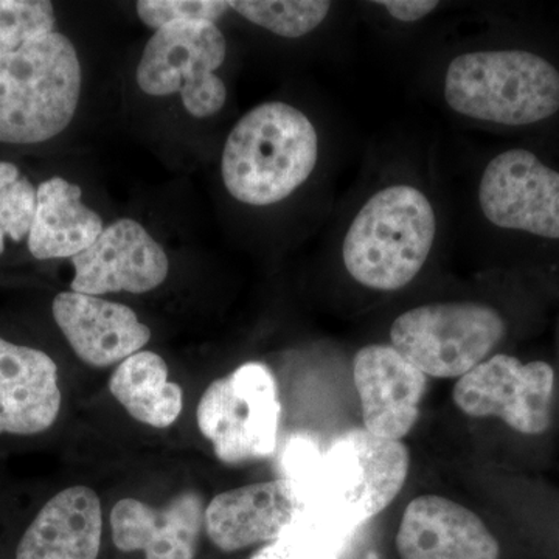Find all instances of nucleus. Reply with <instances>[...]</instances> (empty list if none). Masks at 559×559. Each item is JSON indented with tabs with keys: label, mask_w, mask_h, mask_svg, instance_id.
Masks as SVG:
<instances>
[{
	"label": "nucleus",
	"mask_w": 559,
	"mask_h": 559,
	"mask_svg": "<svg viewBox=\"0 0 559 559\" xmlns=\"http://www.w3.org/2000/svg\"><path fill=\"white\" fill-rule=\"evenodd\" d=\"M319 160V135L310 117L288 103L250 109L230 131L221 176L230 197L266 207L299 190Z\"/></svg>",
	"instance_id": "1"
},
{
	"label": "nucleus",
	"mask_w": 559,
	"mask_h": 559,
	"mask_svg": "<svg viewBox=\"0 0 559 559\" xmlns=\"http://www.w3.org/2000/svg\"><path fill=\"white\" fill-rule=\"evenodd\" d=\"M436 237V210L425 191L392 183L356 213L345 234L342 260L359 285L392 293L414 282Z\"/></svg>",
	"instance_id": "2"
},
{
	"label": "nucleus",
	"mask_w": 559,
	"mask_h": 559,
	"mask_svg": "<svg viewBox=\"0 0 559 559\" xmlns=\"http://www.w3.org/2000/svg\"><path fill=\"white\" fill-rule=\"evenodd\" d=\"M83 70L62 33L28 40L0 60V143L32 145L57 138L75 117Z\"/></svg>",
	"instance_id": "3"
},
{
	"label": "nucleus",
	"mask_w": 559,
	"mask_h": 559,
	"mask_svg": "<svg viewBox=\"0 0 559 559\" xmlns=\"http://www.w3.org/2000/svg\"><path fill=\"white\" fill-rule=\"evenodd\" d=\"M444 100L468 119L527 127L559 110V70L525 50H477L448 66Z\"/></svg>",
	"instance_id": "4"
},
{
	"label": "nucleus",
	"mask_w": 559,
	"mask_h": 559,
	"mask_svg": "<svg viewBox=\"0 0 559 559\" xmlns=\"http://www.w3.org/2000/svg\"><path fill=\"white\" fill-rule=\"evenodd\" d=\"M499 311L477 301H441L403 312L390 342L426 377L462 378L489 358L506 337Z\"/></svg>",
	"instance_id": "5"
},
{
	"label": "nucleus",
	"mask_w": 559,
	"mask_h": 559,
	"mask_svg": "<svg viewBox=\"0 0 559 559\" xmlns=\"http://www.w3.org/2000/svg\"><path fill=\"white\" fill-rule=\"evenodd\" d=\"M198 428L219 462L242 465L277 451L282 403L270 367L246 362L202 393Z\"/></svg>",
	"instance_id": "6"
},
{
	"label": "nucleus",
	"mask_w": 559,
	"mask_h": 559,
	"mask_svg": "<svg viewBox=\"0 0 559 559\" xmlns=\"http://www.w3.org/2000/svg\"><path fill=\"white\" fill-rule=\"evenodd\" d=\"M226 53V38L213 22L167 25L146 43L135 81L151 97L179 94L190 116L207 119L227 102L226 84L215 73Z\"/></svg>",
	"instance_id": "7"
},
{
	"label": "nucleus",
	"mask_w": 559,
	"mask_h": 559,
	"mask_svg": "<svg viewBox=\"0 0 559 559\" xmlns=\"http://www.w3.org/2000/svg\"><path fill=\"white\" fill-rule=\"evenodd\" d=\"M554 389L550 364L500 353L459 378L452 400L468 417L499 418L524 436H540L550 426Z\"/></svg>",
	"instance_id": "8"
},
{
	"label": "nucleus",
	"mask_w": 559,
	"mask_h": 559,
	"mask_svg": "<svg viewBox=\"0 0 559 559\" xmlns=\"http://www.w3.org/2000/svg\"><path fill=\"white\" fill-rule=\"evenodd\" d=\"M479 204L492 226L559 240V173L532 151H503L489 160Z\"/></svg>",
	"instance_id": "9"
},
{
	"label": "nucleus",
	"mask_w": 559,
	"mask_h": 559,
	"mask_svg": "<svg viewBox=\"0 0 559 559\" xmlns=\"http://www.w3.org/2000/svg\"><path fill=\"white\" fill-rule=\"evenodd\" d=\"M336 487V506L353 524L378 516L406 485L411 455L400 440L380 439L352 429L326 454Z\"/></svg>",
	"instance_id": "10"
},
{
	"label": "nucleus",
	"mask_w": 559,
	"mask_h": 559,
	"mask_svg": "<svg viewBox=\"0 0 559 559\" xmlns=\"http://www.w3.org/2000/svg\"><path fill=\"white\" fill-rule=\"evenodd\" d=\"M70 260L75 271L70 290L87 296L150 293L170 272L167 252L131 218L114 221L90 248Z\"/></svg>",
	"instance_id": "11"
},
{
	"label": "nucleus",
	"mask_w": 559,
	"mask_h": 559,
	"mask_svg": "<svg viewBox=\"0 0 559 559\" xmlns=\"http://www.w3.org/2000/svg\"><path fill=\"white\" fill-rule=\"evenodd\" d=\"M353 382L364 429L371 436L403 440L419 418L428 377L392 345H367L353 359Z\"/></svg>",
	"instance_id": "12"
},
{
	"label": "nucleus",
	"mask_w": 559,
	"mask_h": 559,
	"mask_svg": "<svg viewBox=\"0 0 559 559\" xmlns=\"http://www.w3.org/2000/svg\"><path fill=\"white\" fill-rule=\"evenodd\" d=\"M304 511L288 480H267L219 492L205 506L204 530L223 551L282 538Z\"/></svg>",
	"instance_id": "13"
},
{
	"label": "nucleus",
	"mask_w": 559,
	"mask_h": 559,
	"mask_svg": "<svg viewBox=\"0 0 559 559\" xmlns=\"http://www.w3.org/2000/svg\"><path fill=\"white\" fill-rule=\"evenodd\" d=\"M51 314L62 336L87 366L106 369L142 352L151 330L127 305L87 294H58Z\"/></svg>",
	"instance_id": "14"
},
{
	"label": "nucleus",
	"mask_w": 559,
	"mask_h": 559,
	"mask_svg": "<svg viewBox=\"0 0 559 559\" xmlns=\"http://www.w3.org/2000/svg\"><path fill=\"white\" fill-rule=\"evenodd\" d=\"M396 550L401 559H499L500 547L485 522L443 496H418L404 510Z\"/></svg>",
	"instance_id": "15"
},
{
	"label": "nucleus",
	"mask_w": 559,
	"mask_h": 559,
	"mask_svg": "<svg viewBox=\"0 0 559 559\" xmlns=\"http://www.w3.org/2000/svg\"><path fill=\"white\" fill-rule=\"evenodd\" d=\"M61 404L60 371L53 358L0 337V436L46 432L60 417Z\"/></svg>",
	"instance_id": "16"
},
{
	"label": "nucleus",
	"mask_w": 559,
	"mask_h": 559,
	"mask_svg": "<svg viewBox=\"0 0 559 559\" xmlns=\"http://www.w3.org/2000/svg\"><path fill=\"white\" fill-rule=\"evenodd\" d=\"M205 503L197 491H183L164 509L124 498L110 511L112 540L121 551H143L145 559H194Z\"/></svg>",
	"instance_id": "17"
},
{
	"label": "nucleus",
	"mask_w": 559,
	"mask_h": 559,
	"mask_svg": "<svg viewBox=\"0 0 559 559\" xmlns=\"http://www.w3.org/2000/svg\"><path fill=\"white\" fill-rule=\"evenodd\" d=\"M102 536L100 498L76 485L47 500L22 535L16 559H98Z\"/></svg>",
	"instance_id": "18"
},
{
	"label": "nucleus",
	"mask_w": 559,
	"mask_h": 559,
	"mask_svg": "<svg viewBox=\"0 0 559 559\" xmlns=\"http://www.w3.org/2000/svg\"><path fill=\"white\" fill-rule=\"evenodd\" d=\"M81 198V187L68 179L51 178L39 183L27 238L33 259H73L100 237L105 230L102 216Z\"/></svg>",
	"instance_id": "19"
},
{
	"label": "nucleus",
	"mask_w": 559,
	"mask_h": 559,
	"mask_svg": "<svg viewBox=\"0 0 559 559\" xmlns=\"http://www.w3.org/2000/svg\"><path fill=\"white\" fill-rule=\"evenodd\" d=\"M170 369L157 353L142 349L110 374L109 390L135 421L154 429L175 425L183 409V390L170 381Z\"/></svg>",
	"instance_id": "20"
},
{
	"label": "nucleus",
	"mask_w": 559,
	"mask_h": 559,
	"mask_svg": "<svg viewBox=\"0 0 559 559\" xmlns=\"http://www.w3.org/2000/svg\"><path fill=\"white\" fill-rule=\"evenodd\" d=\"M331 2L323 0H237L230 10L264 31L297 39L308 35L326 20Z\"/></svg>",
	"instance_id": "21"
},
{
	"label": "nucleus",
	"mask_w": 559,
	"mask_h": 559,
	"mask_svg": "<svg viewBox=\"0 0 559 559\" xmlns=\"http://www.w3.org/2000/svg\"><path fill=\"white\" fill-rule=\"evenodd\" d=\"M36 212V189L11 162L0 160V255L7 242H21L31 235Z\"/></svg>",
	"instance_id": "22"
},
{
	"label": "nucleus",
	"mask_w": 559,
	"mask_h": 559,
	"mask_svg": "<svg viewBox=\"0 0 559 559\" xmlns=\"http://www.w3.org/2000/svg\"><path fill=\"white\" fill-rule=\"evenodd\" d=\"M55 24L53 3L47 0H0V60L55 32Z\"/></svg>",
	"instance_id": "23"
},
{
	"label": "nucleus",
	"mask_w": 559,
	"mask_h": 559,
	"mask_svg": "<svg viewBox=\"0 0 559 559\" xmlns=\"http://www.w3.org/2000/svg\"><path fill=\"white\" fill-rule=\"evenodd\" d=\"M229 10V2L223 0H139L135 3L139 20L154 31L179 22L216 24Z\"/></svg>",
	"instance_id": "24"
},
{
	"label": "nucleus",
	"mask_w": 559,
	"mask_h": 559,
	"mask_svg": "<svg viewBox=\"0 0 559 559\" xmlns=\"http://www.w3.org/2000/svg\"><path fill=\"white\" fill-rule=\"evenodd\" d=\"M374 3L388 11L393 20L400 22L421 21L440 5L436 0H381Z\"/></svg>",
	"instance_id": "25"
},
{
	"label": "nucleus",
	"mask_w": 559,
	"mask_h": 559,
	"mask_svg": "<svg viewBox=\"0 0 559 559\" xmlns=\"http://www.w3.org/2000/svg\"><path fill=\"white\" fill-rule=\"evenodd\" d=\"M250 559H299L294 554L293 547L289 546L288 540L280 538L274 543L266 544L261 547L255 555Z\"/></svg>",
	"instance_id": "26"
}]
</instances>
